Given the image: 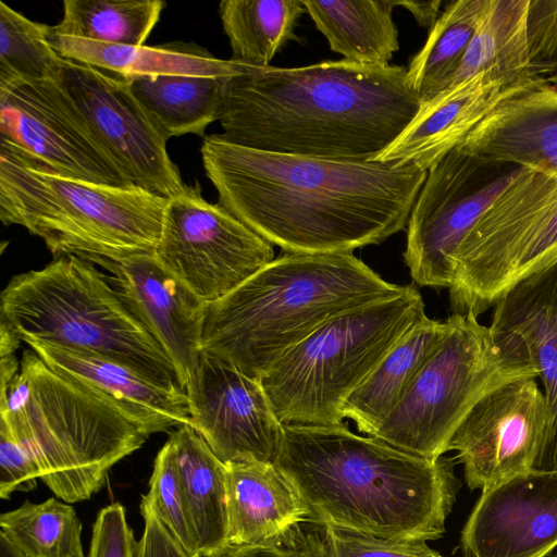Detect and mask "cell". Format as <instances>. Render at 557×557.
<instances>
[{
	"mask_svg": "<svg viewBox=\"0 0 557 557\" xmlns=\"http://www.w3.org/2000/svg\"><path fill=\"white\" fill-rule=\"evenodd\" d=\"M437 557H442L441 555H438Z\"/></svg>",
	"mask_w": 557,
	"mask_h": 557,
	"instance_id": "ee69618b",
	"label": "cell"
},
{
	"mask_svg": "<svg viewBox=\"0 0 557 557\" xmlns=\"http://www.w3.org/2000/svg\"><path fill=\"white\" fill-rule=\"evenodd\" d=\"M154 256L206 305L275 259L272 244L219 202H208L198 184L169 198Z\"/></svg>",
	"mask_w": 557,
	"mask_h": 557,
	"instance_id": "7c38bea8",
	"label": "cell"
},
{
	"mask_svg": "<svg viewBox=\"0 0 557 557\" xmlns=\"http://www.w3.org/2000/svg\"><path fill=\"white\" fill-rule=\"evenodd\" d=\"M50 27L0 1V87L54 77L61 57L48 41Z\"/></svg>",
	"mask_w": 557,
	"mask_h": 557,
	"instance_id": "836d02e7",
	"label": "cell"
},
{
	"mask_svg": "<svg viewBox=\"0 0 557 557\" xmlns=\"http://www.w3.org/2000/svg\"><path fill=\"white\" fill-rule=\"evenodd\" d=\"M480 75L421 103L403 133L373 161L429 171L459 147L487 113L517 87Z\"/></svg>",
	"mask_w": 557,
	"mask_h": 557,
	"instance_id": "7402d4cb",
	"label": "cell"
},
{
	"mask_svg": "<svg viewBox=\"0 0 557 557\" xmlns=\"http://www.w3.org/2000/svg\"><path fill=\"white\" fill-rule=\"evenodd\" d=\"M274 465L307 521L398 541L436 540L457 492L449 459H429L335 425L285 424Z\"/></svg>",
	"mask_w": 557,
	"mask_h": 557,
	"instance_id": "3957f363",
	"label": "cell"
},
{
	"mask_svg": "<svg viewBox=\"0 0 557 557\" xmlns=\"http://www.w3.org/2000/svg\"><path fill=\"white\" fill-rule=\"evenodd\" d=\"M149 486V492L143 496V499L149 504L178 542L187 550L199 556L170 440L160 449L154 460Z\"/></svg>",
	"mask_w": 557,
	"mask_h": 557,
	"instance_id": "d590c367",
	"label": "cell"
},
{
	"mask_svg": "<svg viewBox=\"0 0 557 557\" xmlns=\"http://www.w3.org/2000/svg\"><path fill=\"white\" fill-rule=\"evenodd\" d=\"M528 7L529 0H492L444 90L480 75L509 85L535 82L529 74Z\"/></svg>",
	"mask_w": 557,
	"mask_h": 557,
	"instance_id": "83f0119b",
	"label": "cell"
},
{
	"mask_svg": "<svg viewBox=\"0 0 557 557\" xmlns=\"http://www.w3.org/2000/svg\"><path fill=\"white\" fill-rule=\"evenodd\" d=\"M412 286L330 319L289 348L259 380L285 424H342L348 396L424 315Z\"/></svg>",
	"mask_w": 557,
	"mask_h": 557,
	"instance_id": "ba28073f",
	"label": "cell"
},
{
	"mask_svg": "<svg viewBox=\"0 0 557 557\" xmlns=\"http://www.w3.org/2000/svg\"><path fill=\"white\" fill-rule=\"evenodd\" d=\"M0 327L116 361L154 384L184 391L163 348L123 302L104 273L75 256L13 276L1 293Z\"/></svg>",
	"mask_w": 557,
	"mask_h": 557,
	"instance_id": "8992f818",
	"label": "cell"
},
{
	"mask_svg": "<svg viewBox=\"0 0 557 557\" xmlns=\"http://www.w3.org/2000/svg\"><path fill=\"white\" fill-rule=\"evenodd\" d=\"M557 546V472L528 471L482 492L461 533L465 557H545Z\"/></svg>",
	"mask_w": 557,
	"mask_h": 557,
	"instance_id": "e0dca14e",
	"label": "cell"
},
{
	"mask_svg": "<svg viewBox=\"0 0 557 557\" xmlns=\"http://www.w3.org/2000/svg\"><path fill=\"white\" fill-rule=\"evenodd\" d=\"M0 145L69 177L133 187L52 78L0 87Z\"/></svg>",
	"mask_w": 557,
	"mask_h": 557,
	"instance_id": "5bb4252c",
	"label": "cell"
},
{
	"mask_svg": "<svg viewBox=\"0 0 557 557\" xmlns=\"http://www.w3.org/2000/svg\"><path fill=\"white\" fill-rule=\"evenodd\" d=\"M232 60L269 66L275 54L295 37L306 13L302 0H223L219 4Z\"/></svg>",
	"mask_w": 557,
	"mask_h": 557,
	"instance_id": "f546056e",
	"label": "cell"
},
{
	"mask_svg": "<svg viewBox=\"0 0 557 557\" xmlns=\"http://www.w3.org/2000/svg\"><path fill=\"white\" fill-rule=\"evenodd\" d=\"M445 336L374 437L437 459L468 412L494 389L539 373L518 343L472 313L446 319Z\"/></svg>",
	"mask_w": 557,
	"mask_h": 557,
	"instance_id": "9c48e42d",
	"label": "cell"
},
{
	"mask_svg": "<svg viewBox=\"0 0 557 557\" xmlns=\"http://www.w3.org/2000/svg\"><path fill=\"white\" fill-rule=\"evenodd\" d=\"M213 557H313V555L302 546L295 528L277 543L228 547Z\"/></svg>",
	"mask_w": 557,
	"mask_h": 557,
	"instance_id": "60d3db41",
	"label": "cell"
},
{
	"mask_svg": "<svg viewBox=\"0 0 557 557\" xmlns=\"http://www.w3.org/2000/svg\"><path fill=\"white\" fill-rule=\"evenodd\" d=\"M225 78L159 75L126 79L135 97L162 133L171 137L203 136L219 121Z\"/></svg>",
	"mask_w": 557,
	"mask_h": 557,
	"instance_id": "f1b7e54d",
	"label": "cell"
},
{
	"mask_svg": "<svg viewBox=\"0 0 557 557\" xmlns=\"http://www.w3.org/2000/svg\"><path fill=\"white\" fill-rule=\"evenodd\" d=\"M123 302L173 361L185 389L202 351L206 304L156 258L154 252L120 260L95 259Z\"/></svg>",
	"mask_w": 557,
	"mask_h": 557,
	"instance_id": "ac0fdd59",
	"label": "cell"
},
{
	"mask_svg": "<svg viewBox=\"0 0 557 557\" xmlns=\"http://www.w3.org/2000/svg\"><path fill=\"white\" fill-rule=\"evenodd\" d=\"M521 169L457 147L428 171L407 223L404 258L414 283L450 286L461 243Z\"/></svg>",
	"mask_w": 557,
	"mask_h": 557,
	"instance_id": "8fae6325",
	"label": "cell"
},
{
	"mask_svg": "<svg viewBox=\"0 0 557 557\" xmlns=\"http://www.w3.org/2000/svg\"><path fill=\"white\" fill-rule=\"evenodd\" d=\"M48 41L62 58L113 72L124 79L159 75L227 78L251 66L232 59H218L207 49L187 42L159 46L109 45L51 32Z\"/></svg>",
	"mask_w": 557,
	"mask_h": 557,
	"instance_id": "cb8c5ba5",
	"label": "cell"
},
{
	"mask_svg": "<svg viewBox=\"0 0 557 557\" xmlns=\"http://www.w3.org/2000/svg\"><path fill=\"white\" fill-rule=\"evenodd\" d=\"M0 420L66 503L90 498L108 471L149 437L113 406L51 370L30 348L1 379Z\"/></svg>",
	"mask_w": 557,
	"mask_h": 557,
	"instance_id": "5b68a950",
	"label": "cell"
},
{
	"mask_svg": "<svg viewBox=\"0 0 557 557\" xmlns=\"http://www.w3.org/2000/svg\"><path fill=\"white\" fill-rule=\"evenodd\" d=\"M201 159L219 203L289 253H342L403 231L428 171L261 151L212 134Z\"/></svg>",
	"mask_w": 557,
	"mask_h": 557,
	"instance_id": "6da1fadb",
	"label": "cell"
},
{
	"mask_svg": "<svg viewBox=\"0 0 557 557\" xmlns=\"http://www.w3.org/2000/svg\"><path fill=\"white\" fill-rule=\"evenodd\" d=\"M407 67L323 61L255 66L227 77L219 122L226 140L261 151L373 161L421 107Z\"/></svg>",
	"mask_w": 557,
	"mask_h": 557,
	"instance_id": "7a4b0ae2",
	"label": "cell"
},
{
	"mask_svg": "<svg viewBox=\"0 0 557 557\" xmlns=\"http://www.w3.org/2000/svg\"><path fill=\"white\" fill-rule=\"evenodd\" d=\"M137 541L120 504L102 508L92 527L88 557H134Z\"/></svg>",
	"mask_w": 557,
	"mask_h": 557,
	"instance_id": "f35d334b",
	"label": "cell"
},
{
	"mask_svg": "<svg viewBox=\"0 0 557 557\" xmlns=\"http://www.w3.org/2000/svg\"><path fill=\"white\" fill-rule=\"evenodd\" d=\"M297 535L313 557H437L424 541H398L313 523Z\"/></svg>",
	"mask_w": 557,
	"mask_h": 557,
	"instance_id": "e575fe53",
	"label": "cell"
},
{
	"mask_svg": "<svg viewBox=\"0 0 557 557\" xmlns=\"http://www.w3.org/2000/svg\"><path fill=\"white\" fill-rule=\"evenodd\" d=\"M51 370L107 401L147 435L190 423L184 391L161 387L111 359L37 339L23 341Z\"/></svg>",
	"mask_w": 557,
	"mask_h": 557,
	"instance_id": "d6986e66",
	"label": "cell"
},
{
	"mask_svg": "<svg viewBox=\"0 0 557 557\" xmlns=\"http://www.w3.org/2000/svg\"><path fill=\"white\" fill-rule=\"evenodd\" d=\"M169 198L69 177L0 145V220L57 258L120 260L154 252Z\"/></svg>",
	"mask_w": 557,
	"mask_h": 557,
	"instance_id": "52a82bcc",
	"label": "cell"
},
{
	"mask_svg": "<svg viewBox=\"0 0 557 557\" xmlns=\"http://www.w3.org/2000/svg\"><path fill=\"white\" fill-rule=\"evenodd\" d=\"M556 264L557 159L522 168L461 243L450 307L478 317L518 283Z\"/></svg>",
	"mask_w": 557,
	"mask_h": 557,
	"instance_id": "30bf717a",
	"label": "cell"
},
{
	"mask_svg": "<svg viewBox=\"0 0 557 557\" xmlns=\"http://www.w3.org/2000/svg\"><path fill=\"white\" fill-rule=\"evenodd\" d=\"M395 7L400 5L408 10L417 21V23L424 28H432L438 18L441 0L432 1H396Z\"/></svg>",
	"mask_w": 557,
	"mask_h": 557,
	"instance_id": "b9f144b4",
	"label": "cell"
},
{
	"mask_svg": "<svg viewBox=\"0 0 557 557\" xmlns=\"http://www.w3.org/2000/svg\"><path fill=\"white\" fill-rule=\"evenodd\" d=\"M169 440L173 446L198 555L216 556L227 548L226 465L188 424L178 426Z\"/></svg>",
	"mask_w": 557,
	"mask_h": 557,
	"instance_id": "484cf974",
	"label": "cell"
},
{
	"mask_svg": "<svg viewBox=\"0 0 557 557\" xmlns=\"http://www.w3.org/2000/svg\"><path fill=\"white\" fill-rule=\"evenodd\" d=\"M492 0L450 2L429 32L428 39L407 66V78L426 102L443 91L458 67Z\"/></svg>",
	"mask_w": 557,
	"mask_h": 557,
	"instance_id": "4dcf8cb0",
	"label": "cell"
},
{
	"mask_svg": "<svg viewBox=\"0 0 557 557\" xmlns=\"http://www.w3.org/2000/svg\"><path fill=\"white\" fill-rule=\"evenodd\" d=\"M547 423L534 379L509 382L479 400L455 431L456 450L471 490L482 492L532 470Z\"/></svg>",
	"mask_w": 557,
	"mask_h": 557,
	"instance_id": "2e32d148",
	"label": "cell"
},
{
	"mask_svg": "<svg viewBox=\"0 0 557 557\" xmlns=\"http://www.w3.org/2000/svg\"><path fill=\"white\" fill-rule=\"evenodd\" d=\"M228 547L277 543L307 521L293 484L274 463L226 465Z\"/></svg>",
	"mask_w": 557,
	"mask_h": 557,
	"instance_id": "603a6c76",
	"label": "cell"
},
{
	"mask_svg": "<svg viewBox=\"0 0 557 557\" xmlns=\"http://www.w3.org/2000/svg\"><path fill=\"white\" fill-rule=\"evenodd\" d=\"M160 0H64L55 35L109 45L143 46L159 22Z\"/></svg>",
	"mask_w": 557,
	"mask_h": 557,
	"instance_id": "1f68e13d",
	"label": "cell"
},
{
	"mask_svg": "<svg viewBox=\"0 0 557 557\" xmlns=\"http://www.w3.org/2000/svg\"><path fill=\"white\" fill-rule=\"evenodd\" d=\"M491 326L512 337L537 370L547 423L532 471L557 472V264L509 289Z\"/></svg>",
	"mask_w": 557,
	"mask_h": 557,
	"instance_id": "ffe728a7",
	"label": "cell"
},
{
	"mask_svg": "<svg viewBox=\"0 0 557 557\" xmlns=\"http://www.w3.org/2000/svg\"><path fill=\"white\" fill-rule=\"evenodd\" d=\"M555 557H557V555Z\"/></svg>",
	"mask_w": 557,
	"mask_h": 557,
	"instance_id": "f6af8a7d",
	"label": "cell"
},
{
	"mask_svg": "<svg viewBox=\"0 0 557 557\" xmlns=\"http://www.w3.org/2000/svg\"><path fill=\"white\" fill-rule=\"evenodd\" d=\"M0 557H26L2 533H0Z\"/></svg>",
	"mask_w": 557,
	"mask_h": 557,
	"instance_id": "7bdbcfd3",
	"label": "cell"
},
{
	"mask_svg": "<svg viewBox=\"0 0 557 557\" xmlns=\"http://www.w3.org/2000/svg\"><path fill=\"white\" fill-rule=\"evenodd\" d=\"M140 512L145 528L134 557H199L178 542L144 499L140 503Z\"/></svg>",
	"mask_w": 557,
	"mask_h": 557,
	"instance_id": "ab89813d",
	"label": "cell"
},
{
	"mask_svg": "<svg viewBox=\"0 0 557 557\" xmlns=\"http://www.w3.org/2000/svg\"><path fill=\"white\" fill-rule=\"evenodd\" d=\"M527 40L530 77L557 86V0H529Z\"/></svg>",
	"mask_w": 557,
	"mask_h": 557,
	"instance_id": "8d00e7d4",
	"label": "cell"
},
{
	"mask_svg": "<svg viewBox=\"0 0 557 557\" xmlns=\"http://www.w3.org/2000/svg\"><path fill=\"white\" fill-rule=\"evenodd\" d=\"M40 479V471L14 436L9 425L0 420V496L8 499L15 491H30Z\"/></svg>",
	"mask_w": 557,
	"mask_h": 557,
	"instance_id": "74e56055",
	"label": "cell"
},
{
	"mask_svg": "<svg viewBox=\"0 0 557 557\" xmlns=\"http://www.w3.org/2000/svg\"><path fill=\"white\" fill-rule=\"evenodd\" d=\"M459 148L473 157L528 169L557 159V86L530 82L503 98Z\"/></svg>",
	"mask_w": 557,
	"mask_h": 557,
	"instance_id": "44dd1931",
	"label": "cell"
},
{
	"mask_svg": "<svg viewBox=\"0 0 557 557\" xmlns=\"http://www.w3.org/2000/svg\"><path fill=\"white\" fill-rule=\"evenodd\" d=\"M185 393L189 425L223 463H274L284 424L259 379L202 350Z\"/></svg>",
	"mask_w": 557,
	"mask_h": 557,
	"instance_id": "9a60e30c",
	"label": "cell"
},
{
	"mask_svg": "<svg viewBox=\"0 0 557 557\" xmlns=\"http://www.w3.org/2000/svg\"><path fill=\"white\" fill-rule=\"evenodd\" d=\"M330 49L349 62L389 65L399 49L394 0H302Z\"/></svg>",
	"mask_w": 557,
	"mask_h": 557,
	"instance_id": "4316f807",
	"label": "cell"
},
{
	"mask_svg": "<svg viewBox=\"0 0 557 557\" xmlns=\"http://www.w3.org/2000/svg\"><path fill=\"white\" fill-rule=\"evenodd\" d=\"M447 321L422 315L398 339L369 376L348 396L342 413L361 433L373 436L395 409L446 334Z\"/></svg>",
	"mask_w": 557,
	"mask_h": 557,
	"instance_id": "d4e9b609",
	"label": "cell"
},
{
	"mask_svg": "<svg viewBox=\"0 0 557 557\" xmlns=\"http://www.w3.org/2000/svg\"><path fill=\"white\" fill-rule=\"evenodd\" d=\"M52 79L129 185L165 198L185 189L168 153V138L126 79L62 57Z\"/></svg>",
	"mask_w": 557,
	"mask_h": 557,
	"instance_id": "4fadbf2b",
	"label": "cell"
},
{
	"mask_svg": "<svg viewBox=\"0 0 557 557\" xmlns=\"http://www.w3.org/2000/svg\"><path fill=\"white\" fill-rule=\"evenodd\" d=\"M406 288L383 280L352 252H285L206 306L201 347L260 379L330 319Z\"/></svg>",
	"mask_w": 557,
	"mask_h": 557,
	"instance_id": "277c9868",
	"label": "cell"
},
{
	"mask_svg": "<svg viewBox=\"0 0 557 557\" xmlns=\"http://www.w3.org/2000/svg\"><path fill=\"white\" fill-rule=\"evenodd\" d=\"M0 528L26 557H84L82 522L71 505L55 498L24 502L1 515Z\"/></svg>",
	"mask_w": 557,
	"mask_h": 557,
	"instance_id": "d6a6232c",
	"label": "cell"
}]
</instances>
